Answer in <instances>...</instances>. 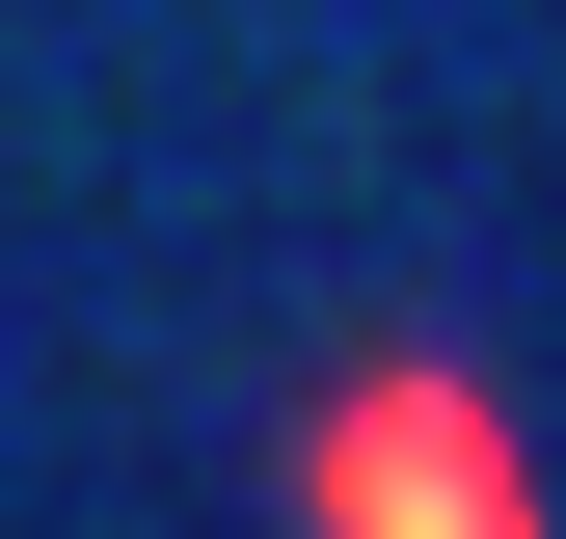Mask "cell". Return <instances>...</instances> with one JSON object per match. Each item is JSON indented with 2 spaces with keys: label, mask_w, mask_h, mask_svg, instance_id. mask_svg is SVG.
Wrapping results in <instances>:
<instances>
[{
  "label": "cell",
  "mask_w": 566,
  "mask_h": 539,
  "mask_svg": "<svg viewBox=\"0 0 566 539\" xmlns=\"http://www.w3.org/2000/svg\"><path fill=\"white\" fill-rule=\"evenodd\" d=\"M297 512H324V539H539L513 432H485L459 378H350L324 432H297Z\"/></svg>",
  "instance_id": "obj_1"
}]
</instances>
